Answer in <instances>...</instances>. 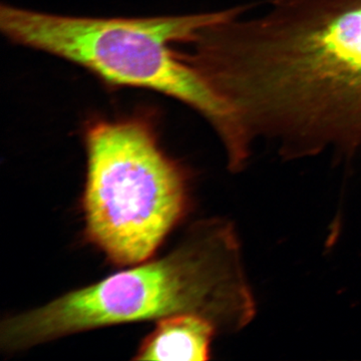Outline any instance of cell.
I'll return each instance as SVG.
<instances>
[{
    "label": "cell",
    "mask_w": 361,
    "mask_h": 361,
    "mask_svg": "<svg viewBox=\"0 0 361 361\" xmlns=\"http://www.w3.org/2000/svg\"><path fill=\"white\" fill-rule=\"evenodd\" d=\"M209 39L214 82L255 141L288 160L361 149V0H272Z\"/></svg>",
    "instance_id": "6da1fadb"
},
{
    "label": "cell",
    "mask_w": 361,
    "mask_h": 361,
    "mask_svg": "<svg viewBox=\"0 0 361 361\" xmlns=\"http://www.w3.org/2000/svg\"><path fill=\"white\" fill-rule=\"evenodd\" d=\"M241 252L231 222L198 221L163 257L7 316L0 324V348L14 355L90 330L179 314L206 318L220 334L240 331L256 314Z\"/></svg>",
    "instance_id": "7a4b0ae2"
},
{
    "label": "cell",
    "mask_w": 361,
    "mask_h": 361,
    "mask_svg": "<svg viewBox=\"0 0 361 361\" xmlns=\"http://www.w3.org/2000/svg\"><path fill=\"white\" fill-rule=\"evenodd\" d=\"M221 11L154 18L59 16L4 4L0 28L16 44L80 66L111 87L173 97L210 123L233 173L246 167L253 141L207 73L201 35Z\"/></svg>",
    "instance_id": "3957f363"
},
{
    "label": "cell",
    "mask_w": 361,
    "mask_h": 361,
    "mask_svg": "<svg viewBox=\"0 0 361 361\" xmlns=\"http://www.w3.org/2000/svg\"><path fill=\"white\" fill-rule=\"evenodd\" d=\"M84 144L85 241L116 266L153 258L191 212V171L161 148L152 113L90 121Z\"/></svg>",
    "instance_id": "277c9868"
},
{
    "label": "cell",
    "mask_w": 361,
    "mask_h": 361,
    "mask_svg": "<svg viewBox=\"0 0 361 361\" xmlns=\"http://www.w3.org/2000/svg\"><path fill=\"white\" fill-rule=\"evenodd\" d=\"M219 330L206 318L179 314L156 322L142 339L134 360L205 361L211 357V344Z\"/></svg>",
    "instance_id": "5b68a950"
}]
</instances>
